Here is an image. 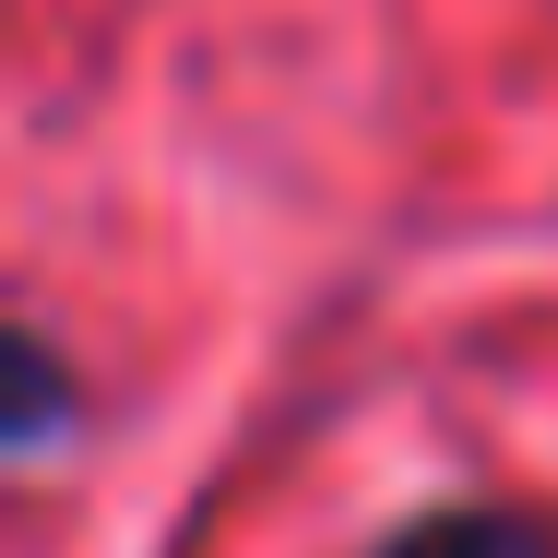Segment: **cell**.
<instances>
[{"label":"cell","mask_w":558,"mask_h":558,"mask_svg":"<svg viewBox=\"0 0 558 558\" xmlns=\"http://www.w3.org/2000/svg\"><path fill=\"white\" fill-rule=\"evenodd\" d=\"M380 558H558V535L523 523V511H428V523H404Z\"/></svg>","instance_id":"1"}]
</instances>
